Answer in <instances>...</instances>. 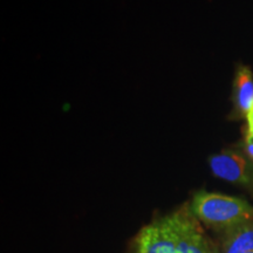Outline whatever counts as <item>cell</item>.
<instances>
[{
    "label": "cell",
    "instance_id": "cell-6",
    "mask_svg": "<svg viewBox=\"0 0 253 253\" xmlns=\"http://www.w3.org/2000/svg\"><path fill=\"white\" fill-rule=\"evenodd\" d=\"M244 150H245V154L253 161V136L245 134Z\"/></svg>",
    "mask_w": 253,
    "mask_h": 253
},
{
    "label": "cell",
    "instance_id": "cell-7",
    "mask_svg": "<svg viewBox=\"0 0 253 253\" xmlns=\"http://www.w3.org/2000/svg\"><path fill=\"white\" fill-rule=\"evenodd\" d=\"M245 119H246V130H245V134L253 136V104H252L251 109L249 110V113L246 114Z\"/></svg>",
    "mask_w": 253,
    "mask_h": 253
},
{
    "label": "cell",
    "instance_id": "cell-1",
    "mask_svg": "<svg viewBox=\"0 0 253 253\" xmlns=\"http://www.w3.org/2000/svg\"><path fill=\"white\" fill-rule=\"evenodd\" d=\"M132 253H216L190 204L157 217L135 237Z\"/></svg>",
    "mask_w": 253,
    "mask_h": 253
},
{
    "label": "cell",
    "instance_id": "cell-4",
    "mask_svg": "<svg viewBox=\"0 0 253 253\" xmlns=\"http://www.w3.org/2000/svg\"><path fill=\"white\" fill-rule=\"evenodd\" d=\"M233 103L239 116H246L253 104V75L246 66H239L233 84Z\"/></svg>",
    "mask_w": 253,
    "mask_h": 253
},
{
    "label": "cell",
    "instance_id": "cell-3",
    "mask_svg": "<svg viewBox=\"0 0 253 253\" xmlns=\"http://www.w3.org/2000/svg\"><path fill=\"white\" fill-rule=\"evenodd\" d=\"M209 166L218 178L244 186L253 195V161L236 150H223L209 158Z\"/></svg>",
    "mask_w": 253,
    "mask_h": 253
},
{
    "label": "cell",
    "instance_id": "cell-2",
    "mask_svg": "<svg viewBox=\"0 0 253 253\" xmlns=\"http://www.w3.org/2000/svg\"><path fill=\"white\" fill-rule=\"evenodd\" d=\"M190 208L201 224L223 232L253 220V205L243 198L217 192H196Z\"/></svg>",
    "mask_w": 253,
    "mask_h": 253
},
{
    "label": "cell",
    "instance_id": "cell-5",
    "mask_svg": "<svg viewBox=\"0 0 253 253\" xmlns=\"http://www.w3.org/2000/svg\"><path fill=\"white\" fill-rule=\"evenodd\" d=\"M224 233L220 253H253V220Z\"/></svg>",
    "mask_w": 253,
    "mask_h": 253
}]
</instances>
